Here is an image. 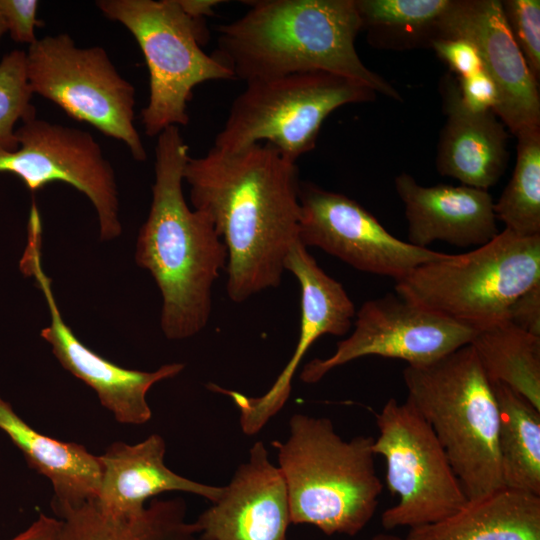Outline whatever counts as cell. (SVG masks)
I'll list each match as a JSON object with an SVG mask.
<instances>
[{
    "label": "cell",
    "mask_w": 540,
    "mask_h": 540,
    "mask_svg": "<svg viewBox=\"0 0 540 540\" xmlns=\"http://www.w3.org/2000/svg\"><path fill=\"white\" fill-rule=\"evenodd\" d=\"M205 540H288L291 523L285 481L263 442L250 449L218 501L194 522Z\"/></svg>",
    "instance_id": "obj_17"
},
{
    "label": "cell",
    "mask_w": 540,
    "mask_h": 540,
    "mask_svg": "<svg viewBox=\"0 0 540 540\" xmlns=\"http://www.w3.org/2000/svg\"><path fill=\"white\" fill-rule=\"evenodd\" d=\"M178 2L188 16L199 21L212 16L215 7L222 3L220 0H178Z\"/></svg>",
    "instance_id": "obj_35"
},
{
    "label": "cell",
    "mask_w": 540,
    "mask_h": 540,
    "mask_svg": "<svg viewBox=\"0 0 540 540\" xmlns=\"http://www.w3.org/2000/svg\"><path fill=\"white\" fill-rule=\"evenodd\" d=\"M507 26L521 51L526 64L539 82L540 79V1H501Z\"/></svg>",
    "instance_id": "obj_29"
},
{
    "label": "cell",
    "mask_w": 540,
    "mask_h": 540,
    "mask_svg": "<svg viewBox=\"0 0 540 540\" xmlns=\"http://www.w3.org/2000/svg\"><path fill=\"white\" fill-rule=\"evenodd\" d=\"M404 540H540V496L503 487Z\"/></svg>",
    "instance_id": "obj_22"
},
{
    "label": "cell",
    "mask_w": 540,
    "mask_h": 540,
    "mask_svg": "<svg viewBox=\"0 0 540 540\" xmlns=\"http://www.w3.org/2000/svg\"><path fill=\"white\" fill-rule=\"evenodd\" d=\"M406 400L430 425L468 501L503 488L498 408L492 385L471 345L403 370Z\"/></svg>",
    "instance_id": "obj_5"
},
{
    "label": "cell",
    "mask_w": 540,
    "mask_h": 540,
    "mask_svg": "<svg viewBox=\"0 0 540 540\" xmlns=\"http://www.w3.org/2000/svg\"><path fill=\"white\" fill-rule=\"evenodd\" d=\"M217 28L212 55L250 82L321 71L357 81L397 101L400 93L362 62L355 48L361 22L355 0H255Z\"/></svg>",
    "instance_id": "obj_3"
},
{
    "label": "cell",
    "mask_w": 540,
    "mask_h": 540,
    "mask_svg": "<svg viewBox=\"0 0 540 540\" xmlns=\"http://www.w3.org/2000/svg\"><path fill=\"white\" fill-rule=\"evenodd\" d=\"M11 540H63L62 520L40 514L25 531Z\"/></svg>",
    "instance_id": "obj_34"
},
{
    "label": "cell",
    "mask_w": 540,
    "mask_h": 540,
    "mask_svg": "<svg viewBox=\"0 0 540 540\" xmlns=\"http://www.w3.org/2000/svg\"><path fill=\"white\" fill-rule=\"evenodd\" d=\"M440 94L446 121L438 142L437 170L462 185L488 191L507 168L509 135L506 127L493 111L466 109L454 75L442 77Z\"/></svg>",
    "instance_id": "obj_19"
},
{
    "label": "cell",
    "mask_w": 540,
    "mask_h": 540,
    "mask_svg": "<svg viewBox=\"0 0 540 540\" xmlns=\"http://www.w3.org/2000/svg\"><path fill=\"white\" fill-rule=\"evenodd\" d=\"M26 72V52L13 50L0 61V150L18 148L15 125L36 117Z\"/></svg>",
    "instance_id": "obj_28"
},
{
    "label": "cell",
    "mask_w": 540,
    "mask_h": 540,
    "mask_svg": "<svg viewBox=\"0 0 540 540\" xmlns=\"http://www.w3.org/2000/svg\"><path fill=\"white\" fill-rule=\"evenodd\" d=\"M451 0H355L361 30L372 45L409 49L430 45Z\"/></svg>",
    "instance_id": "obj_26"
},
{
    "label": "cell",
    "mask_w": 540,
    "mask_h": 540,
    "mask_svg": "<svg viewBox=\"0 0 540 540\" xmlns=\"http://www.w3.org/2000/svg\"><path fill=\"white\" fill-rule=\"evenodd\" d=\"M166 445L159 434L137 444L115 442L100 455L102 479L95 502L111 514L132 516L146 507L148 499L164 492L192 493L212 504L224 486H212L180 476L164 463Z\"/></svg>",
    "instance_id": "obj_20"
},
{
    "label": "cell",
    "mask_w": 540,
    "mask_h": 540,
    "mask_svg": "<svg viewBox=\"0 0 540 540\" xmlns=\"http://www.w3.org/2000/svg\"><path fill=\"white\" fill-rule=\"evenodd\" d=\"M513 174L494 203L497 221L520 237L540 235V127L518 132Z\"/></svg>",
    "instance_id": "obj_27"
},
{
    "label": "cell",
    "mask_w": 540,
    "mask_h": 540,
    "mask_svg": "<svg viewBox=\"0 0 540 540\" xmlns=\"http://www.w3.org/2000/svg\"><path fill=\"white\" fill-rule=\"evenodd\" d=\"M372 540H404V539L393 534L380 533V534L375 535L372 538Z\"/></svg>",
    "instance_id": "obj_36"
},
{
    "label": "cell",
    "mask_w": 540,
    "mask_h": 540,
    "mask_svg": "<svg viewBox=\"0 0 540 540\" xmlns=\"http://www.w3.org/2000/svg\"><path fill=\"white\" fill-rule=\"evenodd\" d=\"M505 319L514 326L540 337V283L512 302Z\"/></svg>",
    "instance_id": "obj_33"
},
{
    "label": "cell",
    "mask_w": 540,
    "mask_h": 540,
    "mask_svg": "<svg viewBox=\"0 0 540 540\" xmlns=\"http://www.w3.org/2000/svg\"><path fill=\"white\" fill-rule=\"evenodd\" d=\"M430 46L456 77H465L483 69L477 48L463 38H436Z\"/></svg>",
    "instance_id": "obj_30"
},
{
    "label": "cell",
    "mask_w": 540,
    "mask_h": 540,
    "mask_svg": "<svg viewBox=\"0 0 540 540\" xmlns=\"http://www.w3.org/2000/svg\"><path fill=\"white\" fill-rule=\"evenodd\" d=\"M355 316L353 332L331 356L304 365V383L314 384L331 370L371 355L426 365L470 344L475 334L468 325L391 293L366 301Z\"/></svg>",
    "instance_id": "obj_12"
},
{
    "label": "cell",
    "mask_w": 540,
    "mask_h": 540,
    "mask_svg": "<svg viewBox=\"0 0 540 540\" xmlns=\"http://www.w3.org/2000/svg\"><path fill=\"white\" fill-rule=\"evenodd\" d=\"M285 271L299 283L301 318L295 351L284 369L260 397H249L213 383L207 385L209 390L231 397L240 411L242 431L247 435L258 433L283 408L291 393L293 376L313 343L323 335H345L356 314L343 285L318 265L300 241L290 249Z\"/></svg>",
    "instance_id": "obj_14"
},
{
    "label": "cell",
    "mask_w": 540,
    "mask_h": 540,
    "mask_svg": "<svg viewBox=\"0 0 540 540\" xmlns=\"http://www.w3.org/2000/svg\"><path fill=\"white\" fill-rule=\"evenodd\" d=\"M540 283V235L509 230L464 254L414 268L396 281L397 295L474 329L505 319L508 307Z\"/></svg>",
    "instance_id": "obj_6"
},
{
    "label": "cell",
    "mask_w": 540,
    "mask_h": 540,
    "mask_svg": "<svg viewBox=\"0 0 540 540\" xmlns=\"http://www.w3.org/2000/svg\"><path fill=\"white\" fill-rule=\"evenodd\" d=\"M372 450L386 462V482L397 504L381 515L386 530L441 521L468 499L435 433L406 400L390 398L376 414Z\"/></svg>",
    "instance_id": "obj_10"
},
{
    "label": "cell",
    "mask_w": 540,
    "mask_h": 540,
    "mask_svg": "<svg viewBox=\"0 0 540 540\" xmlns=\"http://www.w3.org/2000/svg\"><path fill=\"white\" fill-rule=\"evenodd\" d=\"M436 38H463L477 48L498 89L494 113L509 132L540 127L539 82L513 39L500 0H451Z\"/></svg>",
    "instance_id": "obj_16"
},
{
    "label": "cell",
    "mask_w": 540,
    "mask_h": 540,
    "mask_svg": "<svg viewBox=\"0 0 540 540\" xmlns=\"http://www.w3.org/2000/svg\"><path fill=\"white\" fill-rule=\"evenodd\" d=\"M7 32L6 23L2 14L1 6H0V39L2 36Z\"/></svg>",
    "instance_id": "obj_37"
},
{
    "label": "cell",
    "mask_w": 540,
    "mask_h": 540,
    "mask_svg": "<svg viewBox=\"0 0 540 540\" xmlns=\"http://www.w3.org/2000/svg\"><path fill=\"white\" fill-rule=\"evenodd\" d=\"M490 382L503 487L540 496V410L507 385Z\"/></svg>",
    "instance_id": "obj_24"
},
{
    "label": "cell",
    "mask_w": 540,
    "mask_h": 540,
    "mask_svg": "<svg viewBox=\"0 0 540 540\" xmlns=\"http://www.w3.org/2000/svg\"><path fill=\"white\" fill-rule=\"evenodd\" d=\"M16 137V150H0V173L19 177L33 192L52 182L73 186L94 206L100 239L121 234L115 174L89 132L35 117L16 129Z\"/></svg>",
    "instance_id": "obj_11"
},
{
    "label": "cell",
    "mask_w": 540,
    "mask_h": 540,
    "mask_svg": "<svg viewBox=\"0 0 540 540\" xmlns=\"http://www.w3.org/2000/svg\"><path fill=\"white\" fill-rule=\"evenodd\" d=\"M456 80L461 102L466 109L472 112L495 111L499 102L498 89L484 69L465 77H456Z\"/></svg>",
    "instance_id": "obj_31"
},
{
    "label": "cell",
    "mask_w": 540,
    "mask_h": 540,
    "mask_svg": "<svg viewBox=\"0 0 540 540\" xmlns=\"http://www.w3.org/2000/svg\"><path fill=\"white\" fill-rule=\"evenodd\" d=\"M56 515L63 523V540H205L196 524L186 521L182 498L153 499L132 516L108 513L95 500Z\"/></svg>",
    "instance_id": "obj_23"
},
{
    "label": "cell",
    "mask_w": 540,
    "mask_h": 540,
    "mask_svg": "<svg viewBox=\"0 0 540 540\" xmlns=\"http://www.w3.org/2000/svg\"><path fill=\"white\" fill-rule=\"evenodd\" d=\"M193 209L208 216L227 249L226 291L234 303L280 285L298 241L296 162L269 144L234 153L211 148L183 172Z\"/></svg>",
    "instance_id": "obj_1"
},
{
    "label": "cell",
    "mask_w": 540,
    "mask_h": 540,
    "mask_svg": "<svg viewBox=\"0 0 540 540\" xmlns=\"http://www.w3.org/2000/svg\"><path fill=\"white\" fill-rule=\"evenodd\" d=\"M299 241L353 268L399 281L446 253L420 248L390 234L368 210L344 194L300 182Z\"/></svg>",
    "instance_id": "obj_13"
},
{
    "label": "cell",
    "mask_w": 540,
    "mask_h": 540,
    "mask_svg": "<svg viewBox=\"0 0 540 540\" xmlns=\"http://www.w3.org/2000/svg\"><path fill=\"white\" fill-rule=\"evenodd\" d=\"M376 94L357 81L321 71L250 81L233 101L213 148L234 153L266 143L296 162L314 149L333 111L373 101Z\"/></svg>",
    "instance_id": "obj_8"
},
{
    "label": "cell",
    "mask_w": 540,
    "mask_h": 540,
    "mask_svg": "<svg viewBox=\"0 0 540 540\" xmlns=\"http://www.w3.org/2000/svg\"><path fill=\"white\" fill-rule=\"evenodd\" d=\"M157 137L152 202L135 259L160 290L163 334L184 340L207 326L213 285L228 255L208 216L191 210L184 197L183 172L190 156L179 127H168Z\"/></svg>",
    "instance_id": "obj_2"
},
{
    "label": "cell",
    "mask_w": 540,
    "mask_h": 540,
    "mask_svg": "<svg viewBox=\"0 0 540 540\" xmlns=\"http://www.w3.org/2000/svg\"><path fill=\"white\" fill-rule=\"evenodd\" d=\"M26 72L33 94L123 142L135 160L146 159L134 124L135 88L120 75L105 49L78 47L66 33L47 35L28 46Z\"/></svg>",
    "instance_id": "obj_9"
},
{
    "label": "cell",
    "mask_w": 540,
    "mask_h": 540,
    "mask_svg": "<svg viewBox=\"0 0 540 540\" xmlns=\"http://www.w3.org/2000/svg\"><path fill=\"white\" fill-rule=\"evenodd\" d=\"M41 241L28 240L20 262L22 271L35 278L50 312L49 326L41 330V337L64 369L91 387L103 407L122 424L141 425L150 420L151 409L146 395L157 382L178 375L182 363L165 364L152 372L127 369L105 359L85 346L64 322L54 298L51 280L42 270Z\"/></svg>",
    "instance_id": "obj_15"
},
{
    "label": "cell",
    "mask_w": 540,
    "mask_h": 540,
    "mask_svg": "<svg viewBox=\"0 0 540 540\" xmlns=\"http://www.w3.org/2000/svg\"><path fill=\"white\" fill-rule=\"evenodd\" d=\"M96 5L106 18L126 27L144 55L149 100L141 117L148 136L188 124L187 103L194 87L234 78L230 69L203 51V21L188 16L178 0H100Z\"/></svg>",
    "instance_id": "obj_7"
},
{
    "label": "cell",
    "mask_w": 540,
    "mask_h": 540,
    "mask_svg": "<svg viewBox=\"0 0 540 540\" xmlns=\"http://www.w3.org/2000/svg\"><path fill=\"white\" fill-rule=\"evenodd\" d=\"M2 14L10 37L30 46L38 38L35 29L39 24L37 0H0Z\"/></svg>",
    "instance_id": "obj_32"
},
{
    "label": "cell",
    "mask_w": 540,
    "mask_h": 540,
    "mask_svg": "<svg viewBox=\"0 0 540 540\" xmlns=\"http://www.w3.org/2000/svg\"><path fill=\"white\" fill-rule=\"evenodd\" d=\"M404 204L408 242L427 248L435 241L458 247L482 246L498 233L494 201L487 190L470 186H422L408 173L395 180Z\"/></svg>",
    "instance_id": "obj_18"
},
{
    "label": "cell",
    "mask_w": 540,
    "mask_h": 540,
    "mask_svg": "<svg viewBox=\"0 0 540 540\" xmlns=\"http://www.w3.org/2000/svg\"><path fill=\"white\" fill-rule=\"evenodd\" d=\"M469 345L490 381L507 385L540 410V337L503 319L475 329Z\"/></svg>",
    "instance_id": "obj_25"
},
{
    "label": "cell",
    "mask_w": 540,
    "mask_h": 540,
    "mask_svg": "<svg viewBox=\"0 0 540 540\" xmlns=\"http://www.w3.org/2000/svg\"><path fill=\"white\" fill-rule=\"evenodd\" d=\"M286 442L274 441L290 508V521L324 534L355 536L372 519L383 484L374 438L344 440L324 417L294 414Z\"/></svg>",
    "instance_id": "obj_4"
},
{
    "label": "cell",
    "mask_w": 540,
    "mask_h": 540,
    "mask_svg": "<svg viewBox=\"0 0 540 540\" xmlns=\"http://www.w3.org/2000/svg\"><path fill=\"white\" fill-rule=\"evenodd\" d=\"M0 430L22 452L29 466L51 482L55 514L97 498L103 471L100 456L83 445L40 433L1 396Z\"/></svg>",
    "instance_id": "obj_21"
}]
</instances>
